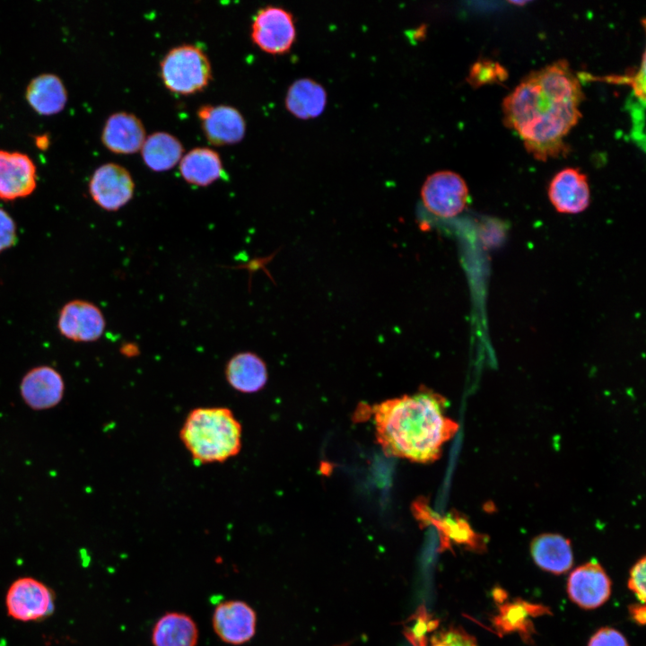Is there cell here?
Returning a JSON list of instances; mask_svg holds the SVG:
<instances>
[{
    "label": "cell",
    "mask_w": 646,
    "mask_h": 646,
    "mask_svg": "<svg viewBox=\"0 0 646 646\" xmlns=\"http://www.w3.org/2000/svg\"><path fill=\"white\" fill-rule=\"evenodd\" d=\"M584 93L566 60L528 74L502 101L503 122L538 161L564 155V137L581 118Z\"/></svg>",
    "instance_id": "6da1fadb"
},
{
    "label": "cell",
    "mask_w": 646,
    "mask_h": 646,
    "mask_svg": "<svg viewBox=\"0 0 646 646\" xmlns=\"http://www.w3.org/2000/svg\"><path fill=\"white\" fill-rule=\"evenodd\" d=\"M446 399L430 389L373 406L375 434L388 456L419 463L438 459L441 448L458 432L446 415Z\"/></svg>",
    "instance_id": "7a4b0ae2"
},
{
    "label": "cell",
    "mask_w": 646,
    "mask_h": 646,
    "mask_svg": "<svg viewBox=\"0 0 646 646\" xmlns=\"http://www.w3.org/2000/svg\"><path fill=\"white\" fill-rule=\"evenodd\" d=\"M179 438L194 461L223 463L240 453L242 427L228 407H197L185 418Z\"/></svg>",
    "instance_id": "3957f363"
},
{
    "label": "cell",
    "mask_w": 646,
    "mask_h": 646,
    "mask_svg": "<svg viewBox=\"0 0 646 646\" xmlns=\"http://www.w3.org/2000/svg\"><path fill=\"white\" fill-rule=\"evenodd\" d=\"M160 75L171 92L191 95L204 91L212 80V66L200 48L182 44L170 49L160 64Z\"/></svg>",
    "instance_id": "277c9868"
},
{
    "label": "cell",
    "mask_w": 646,
    "mask_h": 646,
    "mask_svg": "<svg viewBox=\"0 0 646 646\" xmlns=\"http://www.w3.org/2000/svg\"><path fill=\"white\" fill-rule=\"evenodd\" d=\"M8 616L23 623L50 617L56 608V593L44 582L29 576L14 580L5 595Z\"/></svg>",
    "instance_id": "5b68a950"
},
{
    "label": "cell",
    "mask_w": 646,
    "mask_h": 646,
    "mask_svg": "<svg viewBox=\"0 0 646 646\" xmlns=\"http://www.w3.org/2000/svg\"><path fill=\"white\" fill-rule=\"evenodd\" d=\"M423 206L432 214L452 218L464 211L469 191L464 179L451 170L436 171L427 177L421 189Z\"/></svg>",
    "instance_id": "8992f818"
},
{
    "label": "cell",
    "mask_w": 646,
    "mask_h": 646,
    "mask_svg": "<svg viewBox=\"0 0 646 646\" xmlns=\"http://www.w3.org/2000/svg\"><path fill=\"white\" fill-rule=\"evenodd\" d=\"M250 36L262 51L272 55L285 54L296 39L293 15L283 7L266 5L255 14Z\"/></svg>",
    "instance_id": "52a82bcc"
},
{
    "label": "cell",
    "mask_w": 646,
    "mask_h": 646,
    "mask_svg": "<svg viewBox=\"0 0 646 646\" xmlns=\"http://www.w3.org/2000/svg\"><path fill=\"white\" fill-rule=\"evenodd\" d=\"M89 192L102 209L118 211L133 198L135 182L125 167L109 162L94 170L89 182Z\"/></svg>",
    "instance_id": "ba28073f"
},
{
    "label": "cell",
    "mask_w": 646,
    "mask_h": 646,
    "mask_svg": "<svg viewBox=\"0 0 646 646\" xmlns=\"http://www.w3.org/2000/svg\"><path fill=\"white\" fill-rule=\"evenodd\" d=\"M212 624L214 633L223 642L241 645L255 635L257 615L248 603L228 600L215 607Z\"/></svg>",
    "instance_id": "9c48e42d"
},
{
    "label": "cell",
    "mask_w": 646,
    "mask_h": 646,
    "mask_svg": "<svg viewBox=\"0 0 646 646\" xmlns=\"http://www.w3.org/2000/svg\"><path fill=\"white\" fill-rule=\"evenodd\" d=\"M105 326L101 310L95 304L82 300L67 302L57 321L61 335L75 342L98 340L104 333Z\"/></svg>",
    "instance_id": "30bf717a"
},
{
    "label": "cell",
    "mask_w": 646,
    "mask_h": 646,
    "mask_svg": "<svg viewBox=\"0 0 646 646\" xmlns=\"http://www.w3.org/2000/svg\"><path fill=\"white\" fill-rule=\"evenodd\" d=\"M196 115L207 141L213 145L234 144L245 135V119L232 106L205 104L198 109Z\"/></svg>",
    "instance_id": "8fae6325"
},
{
    "label": "cell",
    "mask_w": 646,
    "mask_h": 646,
    "mask_svg": "<svg viewBox=\"0 0 646 646\" xmlns=\"http://www.w3.org/2000/svg\"><path fill=\"white\" fill-rule=\"evenodd\" d=\"M548 197L558 213L576 214L583 212L590 202L587 176L577 168L560 170L549 183Z\"/></svg>",
    "instance_id": "7c38bea8"
},
{
    "label": "cell",
    "mask_w": 646,
    "mask_h": 646,
    "mask_svg": "<svg viewBox=\"0 0 646 646\" xmlns=\"http://www.w3.org/2000/svg\"><path fill=\"white\" fill-rule=\"evenodd\" d=\"M567 592L570 598L581 607L593 609L609 598L611 581L601 565L591 561L571 573Z\"/></svg>",
    "instance_id": "4fadbf2b"
},
{
    "label": "cell",
    "mask_w": 646,
    "mask_h": 646,
    "mask_svg": "<svg viewBox=\"0 0 646 646\" xmlns=\"http://www.w3.org/2000/svg\"><path fill=\"white\" fill-rule=\"evenodd\" d=\"M37 185L32 160L19 152L0 150V198L13 200L31 195Z\"/></svg>",
    "instance_id": "5bb4252c"
},
{
    "label": "cell",
    "mask_w": 646,
    "mask_h": 646,
    "mask_svg": "<svg viewBox=\"0 0 646 646\" xmlns=\"http://www.w3.org/2000/svg\"><path fill=\"white\" fill-rule=\"evenodd\" d=\"M20 389L22 399L31 408L45 410L59 404L65 384L62 376L54 368L39 366L24 375Z\"/></svg>",
    "instance_id": "9a60e30c"
},
{
    "label": "cell",
    "mask_w": 646,
    "mask_h": 646,
    "mask_svg": "<svg viewBox=\"0 0 646 646\" xmlns=\"http://www.w3.org/2000/svg\"><path fill=\"white\" fill-rule=\"evenodd\" d=\"M145 138L146 133L141 119L126 111L110 115L101 133L102 144L118 154H132L140 151Z\"/></svg>",
    "instance_id": "2e32d148"
},
{
    "label": "cell",
    "mask_w": 646,
    "mask_h": 646,
    "mask_svg": "<svg viewBox=\"0 0 646 646\" xmlns=\"http://www.w3.org/2000/svg\"><path fill=\"white\" fill-rule=\"evenodd\" d=\"M224 375L230 387L243 394L260 391L268 380L266 362L249 351L233 354L225 364Z\"/></svg>",
    "instance_id": "e0dca14e"
},
{
    "label": "cell",
    "mask_w": 646,
    "mask_h": 646,
    "mask_svg": "<svg viewBox=\"0 0 646 646\" xmlns=\"http://www.w3.org/2000/svg\"><path fill=\"white\" fill-rule=\"evenodd\" d=\"M327 95L325 88L310 78H300L288 88L284 103L294 117L307 120L321 115L326 108Z\"/></svg>",
    "instance_id": "ac0fdd59"
},
{
    "label": "cell",
    "mask_w": 646,
    "mask_h": 646,
    "mask_svg": "<svg viewBox=\"0 0 646 646\" xmlns=\"http://www.w3.org/2000/svg\"><path fill=\"white\" fill-rule=\"evenodd\" d=\"M179 172L188 184L207 187L221 179L224 170L217 152L208 147H196L182 156Z\"/></svg>",
    "instance_id": "d6986e66"
},
{
    "label": "cell",
    "mask_w": 646,
    "mask_h": 646,
    "mask_svg": "<svg viewBox=\"0 0 646 646\" xmlns=\"http://www.w3.org/2000/svg\"><path fill=\"white\" fill-rule=\"evenodd\" d=\"M531 555L542 569L554 573L566 572L573 563L570 540L558 534H542L530 545Z\"/></svg>",
    "instance_id": "ffe728a7"
},
{
    "label": "cell",
    "mask_w": 646,
    "mask_h": 646,
    "mask_svg": "<svg viewBox=\"0 0 646 646\" xmlns=\"http://www.w3.org/2000/svg\"><path fill=\"white\" fill-rule=\"evenodd\" d=\"M26 100L40 115L60 112L67 101V92L61 79L53 74H41L34 77L27 86Z\"/></svg>",
    "instance_id": "44dd1931"
},
{
    "label": "cell",
    "mask_w": 646,
    "mask_h": 646,
    "mask_svg": "<svg viewBox=\"0 0 646 646\" xmlns=\"http://www.w3.org/2000/svg\"><path fill=\"white\" fill-rule=\"evenodd\" d=\"M198 629L187 614L168 612L156 622L153 628V646H196Z\"/></svg>",
    "instance_id": "7402d4cb"
},
{
    "label": "cell",
    "mask_w": 646,
    "mask_h": 646,
    "mask_svg": "<svg viewBox=\"0 0 646 646\" xmlns=\"http://www.w3.org/2000/svg\"><path fill=\"white\" fill-rule=\"evenodd\" d=\"M181 142L167 132H155L147 136L141 148L145 165L161 172L173 168L183 156Z\"/></svg>",
    "instance_id": "603a6c76"
},
{
    "label": "cell",
    "mask_w": 646,
    "mask_h": 646,
    "mask_svg": "<svg viewBox=\"0 0 646 646\" xmlns=\"http://www.w3.org/2000/svg\"><path fill=\"white\" fill-rule=\"evenodd\" d=\"M430 646H477L476 640L460 628L450 627L434 634Z\"/></svg>",
    "instance_id": "cb8c5ba5"
},
{
    "label": "cell",
    "mask_w": 646,
    "mask_h": 646,
    "mask_svg": "<svg viewBox=\"0 0 646 646\" xmlns=\"http://www.w3.org/2000/svg\"><path fill=\"white\" fill-rule=\"evenodd\" d=\"M503 68L491 62L479 61L475 64L471 69L468 80L475 83H483L493 80L495 78L502 79Z\"/></svg>",
    "instance_id": "d4e9b609"
},
{
    "label": "cell",
    "mask_w": 646,
    "mask_h": 646,
    "mask_svg": "<svg viewBox=\"0 0 646 646\" xmlns=\"http://www.w3.org/2000/svg\"><path fill=\"white\" fill-rule=\"evenodd\" d=\"M645 557L640 559L631 569L630 578L628 581L629 589L636 595L637 598L643 605L646 597V566Z\"/></svg>",
    "instance_id": "484cf974"
},
{
    "label": "cell",
    "mask_w": 646,
    "mask_h": 646,
    "mask_svg": "<svg viewBox=\"0 0 646 646\" xmlns=\"http://www.w3.org/2000/svg\"><path fill=\"white\" fill-rule=\"evenodd\" d=\"M16 225L7 212L0 207V252L16 243Z\"/></svg>",
    "instance_id": "4316f807"
},
{
    "label": "cell",
    "mask_w": 646,
    "mask_h": 646,
    "mask_svg": "<svg viewBox=\"0 0 646 646\" xmlns=\"http://www.w3.org/2000/svg\"><path fill=\"white\" fill-rule=\"evenodd\" d=\"M589 646H628L624 636L618 631L605 627L598 630L589 640Z\"/></svg>",
    "instance_id": "83f0119b"
},
{
    "label": "cell",
    "mask_w": 646,
    "mask_h": 646,
    "mask_svg": "<svg viewBox=\"0 0 646 646\" xmlns=\"http://www.w3.org/2000/svg\"><path fill=\"white\" fill-rule=\"evenodd\" d=\"M630 613L632 617L639 624H645V607L644 605H633L630 607Z\"/></svg>",
    "instance_id": "f1b7e54d"
},
{
    "label": "cell",
    "mask_w": 646,
    "mask_h": 646,
    "mask_svg": "<svg viewBox=\"0 0 646 646\" xmlns=\"http://www.w3.org/2000/svg\"><path fill=\"white\" fill-rule=\"evenodd\" d=\"M129 345H125L122 348V354H127L128 357L135 356L138 354L139 350L137 349V346L128 344Z\"/></svg>",
    "instance_id": "f546056e"
},
{
    "label": "cell",
    "mask_w": 646,
    "mask_h": 646,
    "mask_svg": "<svg viewBox=\"0 0 646 646\" xmlns=\"http://www.w3.org/2000/svg\"><path fill=\"white\" fill-rule=\"evenodd\" d=\"M528 3V1H511V4H516V5H523Z\"/></svg>",
    "instance_id": "4dcf8cb0"
}]
</instances>
